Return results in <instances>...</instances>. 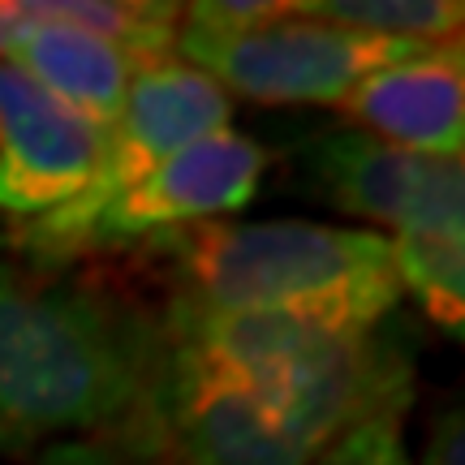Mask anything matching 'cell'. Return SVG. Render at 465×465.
<instances>
[{
    "label": "cell",
    "mask_w": 465,
    "mask_h": 465,
    "mask_svg": "<svg viewBox=\"0 0 465 465\" xmlns=\"http://www.w3.org/2000/svg\"><path fill=\"white\" fill-rule=\"evenodd\" d=\"M229 95L203 69L185 65L177 56L147 61L134 74L116 121L104 130L100 168L78 194H113L143 182L151 168L173 160L190 143L229 130Z\"/></svg>",
    "instance_id": "9"
},
{
    "label": "cell",
    "mask_w": 465,
    "mask_h": 465,
    "mask_svg": "<svg viewBox=\"0 0 465 465\" xmlns=\"http://www.w3.org/2000/svg\"><path fill=\"white\" fill-rule=\"evenodd\" d=\"M14 9L17 35L5 52V65L26 74L39 91H48L52 100L86 116L91 125L108 130L130 95L134 74L147 61L130 56L125 48H116L100 35L39 17L31 9V0H14Z\"/></svg>",
    "instance_id": "11"
},
{
    "label": "cell",
    "mask_w": 465,
    "mask_h": 465,
    "mask_svg": "<svg viewBox=\"0 0 465 465\" xmlns=\"http://www.w3.org/2000/svg\"><path fill=\"white\" fill-rule=\"evenodd\" d=\"M130 427L138 435L125 444L155 465H311L319 457L246 383L168 336Z\"/></svg>",
    "instance_id": "6"
},
{
    "label": "cell",
    "mask_w": 465,
    "mask_h": 465,
    "mask_svg": "<svg viewBox=\"0 0 465 465\" xmlns=\"http://www.w3.org/2000/svg\"><path fill=\"white\" fill-rule=\"evenodd\" d=\"M39 465H155L125 440H65L39 452Z\"/></svg>",
    "instance_id": "15"
},
{
    "label": "cell",
    "mask_w": 465,
    "mask_h": 465,
    "mask_svg": "<svg viewBox=\"0 0 465 465\" xmlns=\"http://www.w3.org/2000/svg\"><path fill=\"white\" fill-rule=\"evenodd\" d=\"M177 259V302L207 311H263L332 328H380L401 284L388 237L311 220H212L151 242Z\"/></svg>",
    "instance_id": "3"
},
{
    "label": "cell",
    "mask_w": 465,
    "mask_h": 465,
    "mask_svg": "<svg viewBox=\"0 0 465 465\" xmlns=\"http://www.w3.org/2000/svg\"><path fill=\"white\" fill-rule=\"evenodd\" d=\"M267 151L246 134H207L151 168L143 182L113 194H74L61 207L22 224L17 246L35 263H69L104 250L151 246L160 237L199 229L242 212L263 182Z\"/></svg>",
    "instance_id": "4"
},
{
    "label": "cell",
    "mask_w": 465,
    "mask_h": 465,
    "mask_svg": "<svg viewBox=\"0 0 465 465\" xmlns=\"http://www.w3.org/2000/svg\"><path fill=\"white\" fill-rule=\"evenodd\" d=\"M302 17H319L332 26L366 35H388V39H414V44H449L461 39L465 9L452 0H298Z\"/></svg>",
    "instance_id": "13"
},
{
    "label": "cell",
    "mask_w": 465,
    "mask_h": 465,
    "mask_svg": "<svg viewBox=\"0 0 465 465\" xmlns=\"http://www.w3.org/2000/svg\"><path fill=\"white\" fill-rule=\"evenodd\" d=\"M422 465H465V431H461V410L452 405L449 414L435 418L427 449H422Z\"/></svg>",
    "instance_id": "16"
},
{
    "label": "cell",
    "mask_w": 465,
    "mask_h": 465,
    "mask_svg": "<svg viewBox=\"0 0 465 465\" xmlns=\"http://www.w3.org/2000/svg\"><path fill=\"white\" fill-rule=\"evenodd\" d=\"M465 56L461 39L427 44L397 65L375 69L341 104L388 147L418 155H461L465 143Z\"/></svg>",
    "instance_id": "10"
},
{
    "label": "cell",
    "mask_w": 465,
    "mask_h": 465,
    "mask_svg": "<svg viewBox=\"0 0 465 465\" xmlns=\"http://www.w3.org/2000/svg\"><path fill=\"white\" fill-rule=\"evenodd\" d=\"M160 341L113 302L0 263V452L130 427Z\"/></svg>",
    "instance_id": "1"
},
{
    "label": "cell",
    "mask_w": 465,
    "mask_h": 465,
    "mask_svg": "<svg viewBox=\"0 0 465 465\" xmlns=\"http://www.w3.org/2000/svg\"><path fill=\"white\" fill-rule=\"evenodd\" d=\"M164 336L246 383L315 452L371 418H405L414 401L410 353L383 341L380 328L362 332L263 311H207L173 298Z\"/></svg>",
    "instance_id": "2"
},
{
    "label": "cell",
    "mask_w": 465,
    "mask_h": 465,
    "mask_svg": "<svg viewBox=\"0 0 465 465\" xmlns=\"http://www.w3.org/2000/svg\"><path fill=\"white\" fill-rule=\"evenodd\" d=\"M311 465H410L401 418H371L362 427L345 431L336 444L319 452Z\"/></svg>",
    "instance_id": "14"
},
{
    "label": "cell",
    "mask_w": 465,
    "mask_h": 465,
    "mask_svg": "<svg viewBox=\"0 0 465 465\" xmlns=\"http://www.w3.org/2000/svg\"><path fill=\"white\" fill-rule=\"evenodd\" d=\"M306 185L323 203L397 232H461L465 164L461 155H418L388 147L362 130L323 134L302 151Z\"/></svg>",
    "instance_id": "7"
},
{
    "label": "cell",
    "mask_w": 465,
    "mask_h": 465,
    "mask_svg": "<svg viewBox=\"0 0 465 465\" xmlns=\"http://www.w3.org/2000/svg\"><path fill=\"white\" fill-rule=\"evenodd\" d=\"M392 272L401 293H414L422 315L440 323L452 341L465 332V250L461 232H397Z\"/></svg>",
    "instance_id": "12"
},
{
    "label": "cell",
    "mask_w": 465,
    "mask_h": 465,
    "mask_svg": "<svg viewBox=\"0 0 465 465\" xmlns=\"http://www.w3.org/2000/svg\"><path fill=\"white\" fill-rule=\"evenodd\" d=\"M177 48L224 91L259 104H341L375 69L397 65L427 44L388 39L302 17L293 5H272L259 22L237 31L177 26Z\"/></svg>",
    "instance_id": "5"
},
{
    "label": "cell",
    "mask_w": 465,
    "mask_h": 465,
    "mask_svg": "<svg viewBox=\"0 0 465 465\" xmlns=\"http://www.w3.org/2000/svg\"><path fill=\"white\" fill-rule=\"evenodd\" d=\"M104 130L0 61V212L44 216L100 168Z\"/></svg>",
    "instance_id": "8"
}]
</instances>
